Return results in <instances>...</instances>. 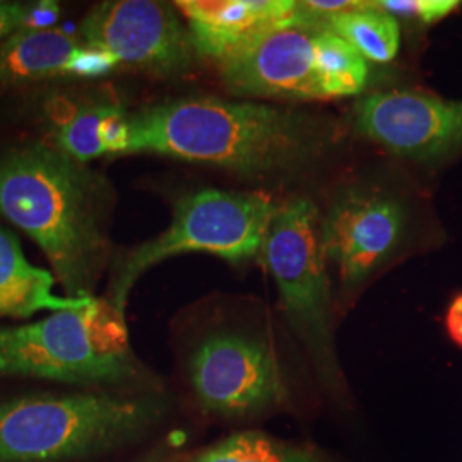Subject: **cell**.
Returning <instances> with one entry per match:
<instances>
[{
  "mask_svg": "<svg viewBox=\"0 0 462 462\" xmlns=\"http://www.w3.org/2000/svg\"><path fill=\"white\" fill-rule=\"evenodd\" d=\"M337 135L329 118L255 101L196 97L131 116L129 154L154 152L271 179L314 166L336 146Z\"/></svg>",
  "mask_w": 462,
  "mask_h": 462,
  "instance_id": "obj_1",
  "label": "cell"
},
{
  "mask_svg": "<svg viewBox=\"0 0 462 462\" xmlns=\"http://www.w3.org/2000/svg\"><path fill=\"white\" fill-rule=\"evenodd\" d=\"M106 183L49 144L0 156V215L43 250L70 298H89L108 257Z\"/></svg>",
  "mask_w": 462,
  "mask_h": 462,
  "instance_id": "obj_2",
  "label": "cell"
},
{
  "mask_svg": "<svg viewBox=\"0 0 462 462\" xmlns=\"http://www.w3.org/2000/svg\"><path fill=\"white\" fill-rule=\"evenodd\" d=\"M162 416L149 397L30 396L0 402V462H62L125 446Z\"/></svg>",
  "mask_w": 462,
  "mask_h": 462,
  "instance_id": "obj_3",
  "label": "cell"
},
{
  "mask_svg": "<svg viewBox=\"0 0 462 462\" xmlns=\"http://www.w3.org/2000/svg\"><path fill=\"white\" fill-rule=\"evenodd\" d=\"M0 375L69 383L122 382L135 375L125 314L110 300L53 312L33 324L0 328Z\"/></svg>",
  "mask_w": 462,
  "mask_h": 462,
  "instance_id": "obj_4",
  "label": "cell"
},
{
  "mask_svg": "<svg viewBox=\"0 0 462 462\" xmlns=\"http://www.w3.org/2000/svg\"><path fill=\"white\" fill-rule=\"evenodd\" d=\"M261 254L276 282L284 317L305 346L317 379L330 396L343 401L346 382L334 343L322 217L314 202L298 198L276 208Z\"/></svg>",
  "mask_w": 462,
  "mask_h": 462,
  "instance_id": "obj_5",
  "label": "cell"
},
{
  "mask_svg": "<svg viewBox=\"0 0 462 462\" xmlns=\"http://www.w3.org/2000/svg\"><path fill=\"white\" fill-rule=\"evenodd\" d=\"M276 213L273 200L259 192L204 189L179 199L173 221L162 235L131 250L116 265L108 300L125 314L137 280L156 264L182 254H211L230 264L259 255Z\"/></svg>",
  "mask_w": 462,
  "mask_h": 462,
  "instance_id": "obj_6",
  "label": "cell"
},
{
  "mask_svg": "<svg viewBox=\"0 0 462 462\" xmlns=\"http://www.w3.org/2000/svg\"><path fill=\"white\" fill-rule=\"evenodd\" d=\"M190 383L206 413L233 421L274 413L291 396L273 349L238 332H216L196 347Z\"/></svg>",
  "mask_w": 462,
  "mask_h": 462,
  "instance_id": "obj_7",
  "label": "cell"
},
{
  "mask_svg": "<svg viewBox=\"0 0 462 462\" xmlns=\"http://www.w3.org/2000/svg\"><path fill=\"white\" fill-rule=\"evenodd\" d=\"M86 45L112 53L118 64L154 76H179L194 62L196 50L177 9L156 0H108L81 23Z\"/></svg>",
  "mask_w": 462,
  "mask_h": 462,
  "instance_id": "obj_8",
  "label": "cell"
},
{
  "mask_svg": "<svg viewBox=\"0 0 462 462\" xmlns=\"http://www.w3.org/2000/svg\"><path fill=\"white\" fill-rule=\"evenodd\" d=\"M408 211L370 189H346L322 217V245L339 274L341 298L353 297L401 247Z\"/></svg>",
  "mask_w": 462,
  "mask_h": 462,
  "instance_id": "obj_9",
  "label": "cell"
},
{
  "mask_svg": "<svg viewBox=\"0 0 462 462\" xmlns=\"http://www.w3.org/2000/svg\"><path fill=\"white\" fill-rule=\"evenodd\" d=\"M358 134L401 158L439 165L462 154V99L383 91L353 106Z\"/></svg>",
  "mask_w": 462,
  "mask_h": 462,
  "instance_id": "obj_10",
  "label": "cell"
},
{
  "mask_svg": "<svg viewBox=\"0 0 462 462\" xmlns=\"http://www.w3.org/2000/svg\"><path fill=\"white\" fill-rule=\"evenodd\" d=\"M319 30L303 16L257 38L217 64L221 81L231 95L244 98L322 99L315 66Z\"/></svg>",
  "mask_w": 462,
  "mask_h": 462,
  "instance_id": "obj_11",
  "label": "cell"
},
{
  "mask_svg": "<svg viewBox=\"0 0 462 462\" xmlns=\"http://www.w3.org/2000/svg\"><path fill=\"white\" fill-rule=\"evenodd\" d=\"M175 9L187 21L196 53L217 64L257 38L303 19L295 0H180Z\"/></svg>",
  "mask_w": 462,
  "mask_h": 462,
  "instance_id": "obj_12",
  "label": "cell"
},
{
  "mask_svg": "<svg viewBox=\"0 0 462 462\" xmlns=\"http://www.w3.org/2000/svg\"><path fill=\"white\" fill-rule=\"evenodd\" d=\"M53 284L55 276L30 264L16 236L0 228V319H28L45 309H81L93 298L57 297L51 291Z\"/></svg>",
  "mask_w": 462,
  "mask_h": 462,
  "instance_id": "obj_13",
  "label": "cell"
},
{
  "mask_svg": "<svg viewBox=\"0 0 462 462\" xmlns=\"http://www.w3.org/2000/svg\"><path fill=\"white\" fill-rule=\"evenodd\" d=\"M81 36L62 30H30L0 42V86L67 79V69L83 49Z\"/></svg>",
  "mask_w": 462,
  "mask_h": 462,
  "instance_id": "obj_14",
  "label": "cell"
},
{
  "mask_svg": "<svg viewBox=\"0 0 462 462\" xmlns=\"http://www.w3.org/2000/svg\"><path fill=\"white\" fill-rule=\"evenodd\" d=\"M319 26L341 36L366 62L389 64L401 47L397 17L379 11L374 2L324 19Z\"/></svg>",
  "mask_w": 462,
  "mask_h": 462,
  "instance_id": "obj_15",
  "label": "cell"
},
{
  "mask_svg": "<svg viewBox=\"0 0 462 462\" xmlns=\"http://www.w3.org/2000/svg\"><path fill=\"white\" fill-rule=\"evenodd\" d=\"M315 66L322 99L346 98L362 93L368 83V64L341 36L319 30Z\"/></svg>",
  "mask_w": 462,
  "mask_h": 462,
  "instance_id": "obj_16",
  "label": "cell"
},
{
  "mask_svg": "<svg viewBox=\"0 0 462 462\" xmlns=\"http://www.w3.org/2000/svg\"><path fill=\"white\" fill-rule=\"evenodd\" d=\"M194 462H336L324 450L271 437L264 431H238L204 450Z\"/></svg>",
  "mask_w": 462,
  "mask_h": 462,
  "instance_id": "obj_17",
  "label": "cell"
},
{
  "mask_svg": "<svg viewBox=\"0 0 462 462\" xmlns=\"http://www.w3.org/2000/svg\"><path fill=\"white\" fill-rule=\"evenodd\" d=\"M106 110L108 105H88L79 108L62 105L60 110H53V116H53V146L79 163L105 156L106 151L101 141V122Z\"/></svg>",
  "mask_w": 462,
  "mask_h": 462,
  "instance_id": "obj_18",
  "label": "cell"
},
{
  "mask_svg": "<svg viewBox=\"0 0 462 462\" xmlns=\"http://www.w3.org/2000/svg\"><path fill=\"white\" fill-rule=\"evenodd\" d=\"M59 14L60 5L53 0H0V42L21 32L47 30L59 19Z\"/></svg>",
  "mask_w": 462,
  "mask_h": 462,
  "instance_id": "obj_19",
  "label": "cell"
},
{
  "mask_svg": "<svg viewBox=\"0 0 462 462\" xmlns=\"http://www.w3.org/2000/svg\"><path fill=\"white\" fill-rule=\"evenodd\" d=\"M457 7V0H418L416 19L423 24H433L454 13Z\"/></svg>",
  "mask_w": 462,
  "mask_h": 462,
  "instance_id": "obj_20",
  "label": "cell"
},
{
  "mask_svg": "<svg viewBox=\"0 0 462 462\" xmlns=\"http://www.w3.org/2000/svg\"><path fill=\"white\" fill-rule=\"evenodd\" d=\"M446 330L450 341L462 349V293L452 298L447 307Z\"/></svg>",
  "mask_w": 462,
  "mask_h": 462,
  "instance_id": "obj_21",
  "label": "cell"
}]
</instances>
